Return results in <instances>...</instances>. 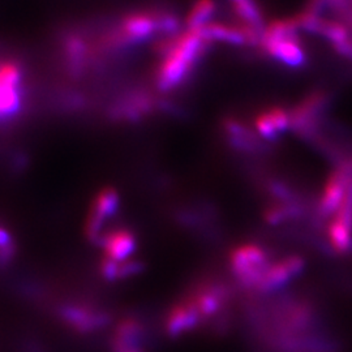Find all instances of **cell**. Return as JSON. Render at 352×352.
I'll return each instance as SVG.
<instances>
[{
    "instance_id": "1",
    "label": "cell",
    "mask_w": 352,
    "mask_h": 352,
    "mask_svg": "<svg viewBox=\"0 0 352 352\" xmlns=\"http://www.w3.org/2000/svg\"><path fill=\"white\" fill-rule=\"evenodd\" d=\"M212 43L202 34L201 29H186L176 37L157 41L151 46L160 58L153 72L157 91L166 94L183 87L195 74Z\"/></svg>"
},
{
    "instance_id": "2",
    "label": "cell",
    "mask_w": 352,
    "mask_h": 352,
    "mask_svg": "<svg viewBox=\"0 0 352 352\" xmlns=\"http://www.w3.org/2000/svg\"><path fill=\"white\" fill-rule=\"evenodd\" d=\"M175 106L157 96L149 87L128 85L119 89L103 107L104 118L115 124H138L157 111H173Z\"/></svg>"
},
{
    "instance_id": "3",
    "label": "cell",
    "mask_w": 352,
    "mask_h": 352,
    "mask_svg": "<svg viewBox=\"0 0 352 352\" xmlns=\"http://www.w3.org/2000/svg\"><path fill=\"white\" fill-rule=\"evenodd\" d=\"M28 72L24 62L11 54L0 55V128L20 119L28 103Z\"/></svg>"
},
{
    "instance_id": "4",
    "label": "cell",
    "mask_w": 352,
    "mask_h": 352,
    "mask_svg": "<svg viewBox=\"0 0 352 352\" xmlns=\"http://www.w3.org/2000/svg\"><path fill=\"white\" fill-rule=\"evenodd\" d=\"M276 258L263 244L244 243L230 253V269L241 287L254 292Z\"/></svg>"
},
{
    "instance_id": "5",
    "label": "cell",
    "mask_w": 352,
    "mask_h": 352,
    "mask_svg": "<svg viewBox=\"0 0 352 352\" xmlns=\"http://www.w3.org/2000/svg\"><path fill=\"white\" fill-rule=\"evenodd\" d=\"M325 90H315L305 96L289 113V128L302 139L315 142L321 136V120L329 104Z\"/></svg>"
},
{
    "instance_id": "6",
    "label": "cell",
    "mask_w": 352,
    "mask_h": 352,
    "mask_svg": "<svg viewBox=\"0 0 352 352\" xmlns=\"http://www.w3.org/2000/svg\"><path fill=\"white\" fill-rule=\"evenodd\" d=\"M56 315L65 327L74 329L80 334H90L110 324L111 317L97 307L81 302H65L58 307Z\"/></svg>"
},
{
    "instance_id": "7",
    "label": "cell",
    "mask_w": 352,
    "mask_h": 352,
    "mask_svg": "<svg viewBox=\"0 0 352 352\" xmlns=\"http://www.w3.org/2000/svg\"><path fill=\"white\" fill-rule=\"evenodd\" d=\"M119 205V192L113 187H104L97 192L89 208L85 222V235L90 241L100 243L106 223L118 213Z\"/></svg>"
},
{
    "instance_id": "8",
    "label": "cell",
    "mask_w": 352,
    "mask_h": 352,
    "mask_svg": "<svg viewBox=\"0 0 352 352\" xmlns=\"http://www.w3.org/2000/svg\"><path fill=\"white\" fill-rule=\"evenodd\" d=\"M304 265V258L298 254H289L280 258H276L269 266V269L265 272L264 277L258 282L254 292L270 294L282 289L302 273Z\"/></svg>"
},
{
    "instance_id": "9",
    "label": "cell",
    "mask_w": 352,
    "mask_h": 352,
    "mask_svg": "<svg viewBox=\"0 0 352 352\" xmlns=\"http://www.w3.org/2000/svg\"><path fill=\"white\" fill-rule=\"evenodd\" d=\"M200 327H204L201 316L187 295L171 305L164 317V331L171 338L186 336Z\"/></svg>"
},
{
    "instance_id": "10",
    "label": "cell",
    "mask_w": 352,
    "mask_h": 352,
    "mask_svg": "<svg viewBox=\"0 0 352 352\" xmlns=\"http://www.w3.org/2000/svg\"><path fill=\"white\" fill-rule=\"evenodd\" d=\"M350 176L340 168L333 171L325 183L318 201L316 204V219L322 222L325 219H330L337 210L340 209V204L343 201L347 184L350 182Z\"/></svg>"
},
{
    "instance_id": "11",
    "label": "cell",
    "mask_w": 352,
    "mask_h": 352,
    "mask_svg": "<svg viewBox=\"0 0 352 352\" xmlns=\"http://www.w3.org/2000/svg\"><path fill=\"white\" fill-rule=\"evenodd\" d=\"M145 340V327L138 317H124L115 327L110 338L113 352H131L141 350Z\"/></svg>"
},
{
    "instance_id": "12",
    "label": "cell",
    "mask_w": 352,
    "mask_h": 352,
    "mask_svg": "<svg viewBox=\"0 0 352 352\" xmlns=\"http://www.w3.org/2000/svg\"><path fill=\"white\" fill-rule=\"evenodd\" d=\"M98 244L103 250V257L113 261H126L138 250V236L128 228H118L104 232Z\"/></svg>"
},
{
    "instance_id": "13",
    "label": "cell",
    "mask_w": 352,
    "mask_h": 352,
    "mask_svg": "<svg viewBox=\"0 0 352 352\" xmlns=\"http://www.w3.org/2000/svg\"><path fill=\"white\" fill-rule=\"evenodd\" d=\"M260 46L265 54L292 68L302 67L307 62V54L302 49V42L298 36L263 42Z\"/></svg>"
},
{
    "instance_id": "14",
    "label": "cell",
    "mask_w": 352,
    "mask_h": 352,
    "mask_svg": "<svg viewBox=\"0 0 352 352\" xmlns=\"http://www.w3.org/2000/svg\"><path fill=\"white\" fill-rule=\"evenodd\" d=\"M222 126L230 146L234 149L244 153H260L264 151V144L260 140L261 138H258L253 129L238 119L225 118L222 120Z\"/></svg>"
},
{
    "instance_id": "15",
    "label": "cell",
    "mask_w": 352,
    "mask_h": 352,
    "mask_svg": "<svg viewBox=\"0 0 352 352\" xmlns=\"http://www.w3.org/2000/svg\"><path fill=\"white\" fill-rule=\"evenodd\" d=\"M144 270V264L139 260H126V261H113L110 258L102 257L100 264V273L102 277L109 282L124 280L135 277Z\"/></svg>"
},
{
    "instance_id": "16",
    "label": "cell",
    "mask_w": 352,
    "mask_h": 352,
    "mask_svg": "<svg viewBox=\"0 0 352 352\" xmlns=\"http://www.w3.org/2000/svg\"><path fill=\"white\" fill-rule=\"evenodd\" d=\"M202 34L208 38L210 42H226L230 45H245V38L243 36V33L240 32L238 26L227 25L222 23H209L208 25L202 26Z\"/></svg>"
},
{
    "instance_id": "17",
    "label": "cell",
    "mask_w": 352,
    "mask_h": 352,
    "mask_svg": "<svg viewBox=\"0 0 352 352\" xmlns=\"http://www.w3.org/2000/svg\"><path fill=\"white\" fill-rule=\"evenodd\" d=\"M217 12L215 0H195L186 17V29H201L212 23V17Z\"/></svg>"
},
{
    "instance_id": "18",
    "label": "cell",
    "mask_w": 352,
    "mask_h": 352,
    "mask_svg": "<svg viewBox=\"0 0 352 352\" xmlns=\"http://www.w3.org/2000/svg\"><path fill=\"white\" fill-rule=\"evenodd\" d=\"M232 11L239 21L256 26L260 30H265L264 13L256 0H234Z\"/></svg>"
},
{
    "instance_id": "19",
    "label": "cell",
    "mask_w": 352,
    "mask_h": 352,
    "mask_svg": "<svg viewBox=\"0 0 352 352\" xmlns=\"http://www.w3.org/2000/svg\"><path fill=\"white\" fill-rule=\"evenodd\" d=\"M17 253V244L11 230L0 223V270L12 264Z\"/></svg>"
},
{
    "instance_id": "20",
    "label": "cell",
    "mask_w": 352,
    "mask_h": 352,
    "mask_svg": "<svg viewBox=\"0 0 352 352\" xmlns=\"http://www.w3.org/2000/svg\"><path fill=\"white\" fill-rule=\"evenodd\" d=\"M321 36H324L327 41H330L333 46L340 45L351 38L349 26L338 20H329V19H325L324 21Z\"/></svg>"
},
{
    "instance_id": "21",
    "label": "cell",
    "mask_w": 352,
    "mask_h": 352,
    "mask_svg": "<svg viewBox=\"0 0 352 352\" xmlns=\"http://www.w3.org/2000/svg\"><path fill=\"white\" fill-rule=\"evenodd\" d=\"M264 111L267 119L270 120V123L276 128V131L279 135L289 128V113L286 111L283 107L274 106V107L266 109Z\"/></svg>"
},
{
    "instance_id": "22",
    "label": "cell",
    "mask_w": 352,
    "mask_h": 352,
    "mask_svg": "<svg viewBox=\"0 0 352 352\" xmlns=\"http://www.w3.org/2000/svg\"><path fill=\"white\" fill-rule=\"evenodd\" d=\"M334 49L342 56H346V58L352 60V38H350L346 42H343V43H340V45H336Z\"/></svg>"
},
{
    "instance_id": "23",
    "label": "cell",
    "mask_w": 352,
    "mask_h": 352,
    "mask_svg": "<svg viewBox=\"0 0 352 352\" xmlns=\"http://www.w3.org/2000/svg\"><path fill=\"white\" fill-rule=\"evenodd\" d=\"M131 352H142V350H135V351H131Z\"/></svg>"
},
{
    "instance_id": "24",
    "label": "cell",
    "mask_w": 352,
    "mask_h": 352,
    "mask_svg": "<svg viewBox=\"0 0 352 352\" xmlns=\"http://www.w3.org/2000/svg\"><path fill=\"white\" fill-rule=\"evenodd\" d=\"M232 1H234V0H232Z\"/></svg>"
}]
</instances>
